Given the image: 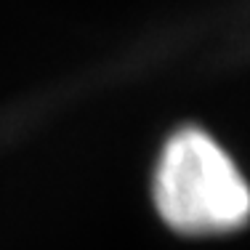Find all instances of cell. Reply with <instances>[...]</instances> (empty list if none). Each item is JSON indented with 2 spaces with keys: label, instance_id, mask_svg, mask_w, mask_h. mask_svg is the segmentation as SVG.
I'll list each match as a JSON object with an SVG mask.
<instances>
[{
  "label": "cell",
  "instance_id": "obj_1",
  "mask_svg": "<svg viewBox=\"0 0 250 250\" xmlns=\"http://www.w3.org/2000/svg\"><path fill=\"white\" fill-rule=\"evenodd\" d=\"M152 194L163 224L189 240L234 234L250 221V184L240 163L197 125L165 141Z\"/></svg>",
  "mask_w": 250,
  "mask_h": 250
}]
</instances>
